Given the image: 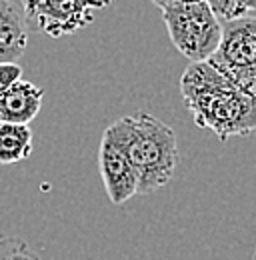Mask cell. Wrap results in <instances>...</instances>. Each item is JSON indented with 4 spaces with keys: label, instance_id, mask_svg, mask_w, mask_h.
<instances>
[{
    "label": "cell",
    "instance_id": "8992f818",
    "mask_svg": "<svg viewBox=\"0 0 256 260\" xmlns=\"http://www.w3.org/2000/svg\"><path fill=\"white\" fill-rule=\"evenodd\" d=\"M222 70H256V18L240 16L224 22L218 50L206 60Z\"/></svg>",
    "mask_w": 256,
    "mask_h": 260
},
{
    "label": "cell",
    "instance_id": "9c48e42d",
    "mask_svg": "<svg viewBox=\"0 0 256 260\" xmlns=\"http://www.w3.org/2000/svg\"><path fill=\"white\" fill-rule=\"evenodd\" d=\"M32 152V130L26 124L0 122V164H16Z\"/></svg>",
    "mask_w": 256,
    "mask_h": 260
},
{
    "label": "cell",
    "instance_id": "5bb4252c",
    "mask_svg": "<svg viewBox=\"0 0 256 260\" xmlns=\"http://www.w3.org/2000/svg\"><path fill=\"white\" fill-rule=\"evenodd\" d=\"M150 2L162 10V8H166V6H170V4H174V2H178V0H150Z\"/></svg>",
    "mask_w": 256,
    "mask_h": 260
},
{
    "label": "cell",
    "instance_id": "3957f363",
    "mask_svg": "<svg viewBox=\"0 0 256 260\" xmlns=\"http://www.w3.org/2000/svg\"><path fill=\"white\" fill-rule=\"evenodd\" d=\"M162 20L174 48L190 62H204L218 50L222 22L206 0H178L162 8Z\"/></svg>",
    "mask_w": 256,
    "mask_h": 260
},
{
    "label": "cell",
    "instance_id": "ba28073f",
    "mask_svg": "<svg viewBox=\"0 0 256 260\" xmlns=\"http://www.w3.org/2000/svg\"><path fill=\"white\" fill-rule=\"evenodd\" d=\"M28 44L26 18L10 0H0V62H16Z\"/></svg>",
    "mask_w": 256,
    "mask_h": 260
},
{
    "label": "cell",
    "instance_id": "7a4b0ae2",
    "mask_svg": "<svg viewBox=\"0 0 256 260\" xmlns=\"http://www.w3.org/2000/svg\"><path fill=\"white\" fill-rule=\"evenodd\" d=\"M136 174V194L164 188L178 164L176 132L148 112H136L112 122Z\"/></svg>",
    "mask_w": 256,
    "mask_h": 260
},
{
    "label": "cell",
    "instance_id": "30bf717a",
    "mask_svg": "<svg viewBox=\"0 0 256 260\" xmlns=\"http://www.w3.org/2000/svg\"><path fill=\"white\" fill-rule=\"evenodd\" d=\"M0 260H40V256L22 238L0 232Z\"/></svg>",
    "mask_w": 256,
    "mask_h": 260
},
{
    "label": "cell",
    "instance_id": "9a60e30c",
    "mask_svg": "<svg viewBox=\"0 0 256 260\" xmlns=\"http://www.w3.org/2000/svg\"><path fill=\"white\" fill-rule=\"evenodd\" d=\"M252 260H256V248H254V254H252Z\"/></svg>",
    "mask_w": 256,
    "mask_h": 260
},
{
    "label": "cell",
    "instance_id": "5b68a950",
    "mask_svg": "<svg viewBox=\"0 0 256 260\" xmlns=\"http://www.w3.org/2000/svg\"><path fill=\"white\" fill-rule=\"evenodd\" d=\"M98 168L112 204H124L136 194V174L130 166L118 132L110 124L104 130L98 146Z\"/></svg>",
    "mask_w": 256,
    "mask_h": 260
},
{
    "label": "cell",
    "instance_id": "277c9868",
    "mask_svg": "<svg viewBox=\"0 0 256 260\" xmlns=\"http://www.w3.org/2000/svg\"><path fill=\"white\" fill-rule=\"evenodd\" d=\"M110 4L112 0H22V14L38 32L60 38L92 24L96 10Z\"/></svg>",
    "mask_w": 256,
    "mask_h": 260
},
{
    "label": "cell",
    "instance_id": "4fadbf2b",
    "mask_svg": "<svg viewBox=\"0 0 256 260\" xmlns=\"http://www.w3.org/2000/svg\"><path fill=\"white\" fill-rule=\"evenodd\" d=\"M236 2V6L240 8V12L246 16L248 12H254L256 10V0H234Z\"/></svg>",
    "mask_w": 256,
    "mask_h": 260
},
{
    "label": "cell",
    "instance_id": "7c38bea8",
    "mask_svg": "<svg viewBox=\"0 0 256 260\" xmlns=\"http://www.w3.org/2000/svg\"><path fill=\"white\" fill-rule=\"evenodd\" d=\"M22 78V68L16 62H0V96Z\"/></svg>",
    "mask_w": 256,
    "mask_h": 260
},
{
    "label": "cell",
    "instance_id": "8fae6325",
    "mask_svg": "<svg viewBox=\"0 0 256 260\" xmlns=\"http://www.w3.org/2000/svg\"><path fill=\"white\" fill-rule=\"evenodd\" d=\"M206 2H208V6L212 8V12L218 16V20L228 22V20H234V18L244 16V14L240 12V8L236 6L234 0H206Z\"/></svg>",
    "mask_w": 256,
    "mask_h": 260
},
{
    "label": "cell",
    "instance_id": "52a82bcc",
    "mask_svg": "<svg viewBox=\"0 0 256 260\" xmlns=\"http://www.w3.org/2000/svg\"><path fill=\"white\" fill-rule=\"evenodd\" d=\"M44 90L28 80L14 82L0 96V122L8 124H30L42 106Z\"/></svg>",
    "mask_w": 256,
    "mask_h": 260
},
{
    "label": "cell",
    "instance_id": "6da1fadb",
    "mask_svg": "<svg viewBox=\"0 0 256 260\" xmlns=\"http://www.w3.org/2000/svg\"><path fill=\"white\" fill-rule=\"evenodd\" d=\"M180 94L196 126L220 140L248 136L256 130V98L238 90L210 62H190L180 78Z\"/></svg>",
    "mask_w": 256,
    "mask_h": 260
}]
</instances>
